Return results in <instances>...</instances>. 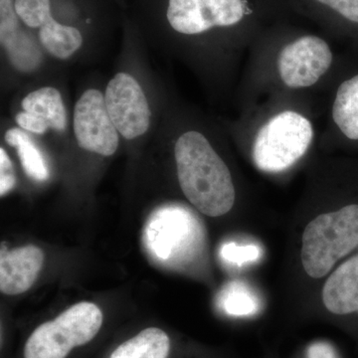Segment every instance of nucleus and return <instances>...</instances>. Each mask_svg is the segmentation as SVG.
I'll return each instance as SVG.
<instances>
[{
    "instance_id": "nucleus-1",
    "label": "nucleus",
    "mask_w": 358,
    "mask_h": 358,
    "mask_svg": "<svg viewBox=\"0 0 358 358\" xmlns=\"http://www.w3.org/2000/svg\"><path fill=\"white\" fill-rule=\"evenodd\" d=\"M179 186L186 199L202 214L218 217L235 203L229 169L203 134L188 131L174 145Z\"/></svg>"
},
{
    "instance_id": "nucleus-2",
    "label": "nucleus",
    "mask_w": 358,
    "mask_h": 358,
    "mask_svg": "<svg viewBox=\"0 0 358 358\" xmlns=\"http://www.w3.org/2000/svg\"><path fill=\"white\" fill-rule=\"evenodd\" d=\"M357 247L358 204L352 203L308 224L303 234L301 263L308 275L319 279Z\"/></svg>"
},
{
    "instance_id": "nucleus-3",
    "label": "nucleus",
    "mask_w": 358,
    "mask_h": 358,
    "mask_svg": "<svg viewBox=\"0 0 358 358\" xmlns=\"http://www.w3.org/2000/svg\"><path fill=\"white\" fill-rule=\"evenodd\" d=\"M313 127L307 117L284 110L271 117L254 140V164L265 173H281L293 166L308 152Z\"/></svg>"
},
{
    "instance_id": "nucleus-4",
    "label": "nucleus",
    "mask_w": 358,
    "mask_h": 358,
    "mask_svg": "<svg viewBox=\"0 0 358 358\" xmlns=\"http://www.w3.org/2000/svg\"><path fill=\"white\" fill-rule=\"evenodd\" d=\"M102 324V310L95 303L81 301L37 327L26 343L24 357L66 358L73 348L95 338Z\"/></svg>"
},
{
    "instance_id": "nucleus-5",
    "label": "nucleus",
    "mask_w": 358,
    "mask_h": 358,
    "mask_svg": "<svg viewBox=\"0 0 358 358\" xmlns=\"http://www.w3.org/2000/svg\"><path fill=\"white\" fill-rule=\"evenodd\" d=\"M106 106L120 136L134 141L148 133L152 112L138 80L126 72L117 73L105 91Z\"/></svg>"
},
{
    "instance_id": "nucleus-6",
    "label": "nucleus",
    "mask_w": 358,
    "mask_h": 358,
    "mask_svg": "<svg viewBox=\"0 0 358 358\" xmlns=\"http://www.w3.org/2000/svg\"><path fill=\"white\" fill-rule=\"evenodd\" d=\"M73 131L78 145L87 152L112 157L119 148L121 136L108 113L105 94L99 90H86L78 99Z\"/></svg>"
},
{
    "instance_id": "nucleus-7",
    "label": "nucleus",
    "mask_w": 358,
    "mask_h": 358,
    "mask_svg": "<svg viewBox=\"0 0 358 358\" xmlns=\"http://www.w3.org/2000/svg\"><path fill=\"white\" fill-rule=\"evenodd\" d=\"M243 0H169L166 17L180 34L197 35L243 20Z\"/></svg>"
},
{
    "instance_id": "nucleus-8",
    "label": "nucleus",
    "mask_w": 358,
    "mask_h": 358,
    "mask_svg": "<svg viewBox=\"0 0 358 358\" xmlns=\"http://www.w3.org/2000/svg\"><path fill=\"white\" fill-rule=\"evenodd\" d=\"M331 47L313 35L301 37L285 46L278 58L282 83L292 89L312 87L333 64Z\"/></svg>"
},
{
    "instance_id": "nucleus-9",
    "label": "nucleus",
    "mask_w": 358,
    "mask_h": 358,
    "mask_svg": "<svg viewBox=\"0 0 358 358\" xmlns=\"http://www.w3.org/2000/svg\"><path fill=\"white\" fill-rule=\"evenodd\" d=\"M196 223L192 214L182 208L159 212L147 230L150 249L162 260H169L181 252L187 251L196 242Z\"/></svg>"
},
{
    "instance_id": "nucleus-10",
    "label": "nucleus",
    "mask_w": 358,
    "mask_h": 358,
    "mask_svg": "<svg viewBox=\"0 0 358 358\" xmlns=\"http://www.w3.org/2000/svg\"><path fill=\"white\" fill-rule=\"evenodd\" d=\"M22 112L15 122L18 128L32 134H46L49 129L64 133L67 129V110L58 89L46 86L30 92L21 100Z\"/></svg>"
},
{
    "instance_id": "nucleus-11",
    "label": "nucleus",
    "mask_w": 358,
    "mask_h": 358,
    "mask_svg": "<svg viewBox=\"0 0 358 358\" xmlns=\"http://www.w3.org/2000/svg\"><path fill=\"white\" fill-rule=\"evenodd\" d=\"M13 0H0V42L16 70L31 73L41 65L43 56L34 38L22 29Z\"/></svg>"
},
{
    "instance_id": "nucleus-12",
    "label": "nucleus",
    "mask_w": 358,
    "mask_h": 358,
    "mask_svg": "<svg viewBox=\"0 0 358 358\" xmlns=\"http://www.w3.org/2000/svg\"><path fill=\"white\" fill-rule=\"evenodd\" d=\"M44 253L34 245L8 251L2 243L0 253V291L8 296L25 293L36 281Z\"/></svg>"
},
{
    "instance_id": "nucleus-13",
    "label": "nucleus",
    "mask_w": 358,
    "mask_h": 358,
    "mask_svg": "<svg viewBox=\"0 0 358 358\" xmlns=\"http://www.w3.org/2000/svg\"><path fill=\"white\" fill-rule=\"evenodd\" d=\"M322 301L327 310L334 315L358 313V252L327 280Z\"/></svg>"
},
{
    "instance_id": "nucleus-14",
    "label": "nucleus",
    "mask_w": 358,
    "mask_h": 358,
    "mask_svg": "<svg viewBox=\"0 0 358 358\" xmlns=\"http://www.w3.org/2000/svg\"><path fill=\"white\" fill-rule=\"evenodd\" d=\"M331 115L341 134L348 140L358 141V74L339 85Z\"/></svg>"
},
{
    "instance_id": "nucleus-15",
    "label": "nucleus",
    "mask_w": 358,
    "mask_h": 358,
    "mask_svg": "<svg viewBox=\"0 0 358 358\" xmlns=\"http://www.w3.org/2000/svg\"><path fill=\"white\" fill-rule=\"evenodd\" d=\"M39 41L54 58L67 60L81 48L83 36L77 28L60 24L51 16L39 29Z\"/></svg>"
},
{
    "instance_id": "nucleus-16",
    "label": "nucleus",
    "mask_w": 358,
    "mask_h": 358,
    "mask_svg": "<svg viewBox=\"0 0 358 358\" xmlns=\"http://www.w3.org/2000/svg\"><path fill=\"white\" fill-rule=\"evenodd\" d=\"M171 341L162 329L150 327L120 345L110 358H167Z\"/></svg>"
},
{
    "instance_id": "nucleus-17",
    "label": "nucleus",
    "mask_w": 358,
    "mask_h": 358,
    "mask_svg": "<svg viewBox=\"0 0 358 358\" xmlns=\"http://www.w3.org/2000/svg\"><path fill=\"white\" fill-rule=\"evenodd\" d=\"M27 131L20 128L7 129L4 141L17 152L21 166L29 178L37 181H45L49 178V169L41 150L33 141Z\"/></svg>"
},
{
    "instance_id": "nucleus-18",
    "label": "nucleus",
    "mask_w": 358,
    "mask_h": 358,
    "mask_svg": "<svg viewBox=\"0 0 358 358\" xmlns=\"http://www.w3.org/2000/svg\"><path fill=\"white\" fill-rule=\"evenodd\" d=\"M220 305L226 313L235 317L254 315L260 308L256 294L239 282H231L223 289Z\"/></svg>"
},
{
    "instance_id": "nucleus-19",
    "label": "nucleus",
    "mask_w": 358,
    "mask_h": 358,
    "mask_svg": "<svg viewBox=\"0 0 358 358\" xmlns=\"http://www.w3.org/2000/svg\"><path fill=\"white\" fill-rule=\"evenodd\" d=\"M14 7L20 20L33 29H40L51 17L50 0H15Z\"/></svg>"
},
{
    "instance_id": "nucleus-20",
    "label": "nucleus",
    "mask_w": 358,
    "mask_h": 358,
    "mask_svg": "<svg viewBox=\"0 0 358 358\" xmlns=\"http://www.w3.org/2000/svg\"><path fill=\"white\" fill-rule=\"evenodd\" d=\"M220 254L226 262L242 266L258 260L261 256V251L255 245H240L231 242L223 245Z\"/></svg>"
},
{
    "instance_id": "nucleus-21",
    "label": "nucleus",
    "mask_w": 358,
    "mask_h": 358,
    "mask_svg": "<svg viewBox=\"0 0 358 358\" xmlns=\"http://www.w3.org/2000/svg\"><path fill=\"white\" fill-rule=\"evenodd\" d=\"M16 178L10 157L3 148H0V195L3 197L15 186Z\"/></svg>"
},
{
    "instance_id": "nucleus-22",
    "label": "nucleus",
    "mask_w": 358,
    "mask_h": 358,
    "mask_svg": "<svg viewBox=\"0 0 358 358\" xmlns=\"http://www.w3.org/2000/svg\"><path fill=\"white\" fill-rule=\"evenodd\" d=\"M329 6L345 20L358 23V0H317Z\"/></svg>"
},
{
    "instance_id": "nucleus-23",
    "label": "nucleus",
    "mask_w": 358,
    "mask_h": 358,
    "mask_svg": "<svg viewBox=\"0 0 358 358\" xmlns=\"http://www.w3.org/2000/svg\"><path fill=\"white\" fill-rule=\"evenodd\" d=\"M308 358H338L334 346L327 343H315L308 348Z\"/></svg>"
}]
</instances>
